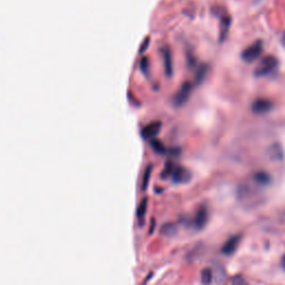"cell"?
<instances>
[{
	"instance_id": "ac0fdd59",
	"label": "cell",
	"mask_w": 285,
	"mask_h": 285,
	"mask_svg": "<svg viewBox=\"0 0 285 285\" xmlns=\"http://www.w3.org/2000/svg\"><path fill=\"white\" fill-rule=\"evenodd\" d=\"M231 283H232V285H250L248 282H246V279L242 275L233 276Z\"/></svg>"
},
{
	"instance_id": "ffe728a7",
	"label": "cell",
	"mask_w": 285,
	"mask_h": 285,
	"mask_svg": "<svg viewBox=\"0 0 285 285\" xmlns=\"http://www.w3.org/2000/svg\"><path fill=\"white\" fill-rule=\"evenodd\" d=\"M282 266H283L284 271H285V255L282 257Z\"/></svg>"
},
{
	"instance_id": "e0dca14e",
	"label": "cell",
	"mask_w": 285,
	"mask_h": 285,
	"mask_svg": "<svg viewBox=\"0 0 285 285\" xmlns=\"http://www.w3.org/2000/svg\"><path fill=\"white\" fill-rule=\"evenodd\" d=\"M206 71H207V67L206 66H201V68L197 70L196 74V81L197 84H201L203 80H204L205 76H206Z\"/></svg>"
},
{
	"instance_id": "9a60e30c",
	"label": "cell",
	"mask_w": 285,
	"mask_h": 285,
	"mask_svg": "<svg viewBox=\"0 0 285 285\" xmlns=\"http://www.w3.org/2000/svg\"><path fill=\"white\" fill-rule=\"evenodd\" d=\"M202 283L204 285H210L213 281V272L211 268H204L201 274Z\"/></svg>"
},
{
	"instance_id": "4fadbf2b",
	"label": "cell",
	"mask_w": 285,
	"mask_h": 285,
	"mask_svg": "<svg viewBox=\"0 0 285 285\" xmlns=\"http://www.w3.org/2000/svg\"><path fill=\"white\" fill-rule=\"evenodd\" d=\"M176 231H177V227L173 223L164 224L161 228V233L163 235H165V236H173V235L176 234Z\"/></svg>"
},
{
	"instance_id": "52a82bcc",
	"label": "cell",
	"mask_w": 285,
	"mask_h": 285,
	"mask_svg": "<svg viewBox=\"0 0 285 285\" xmlns=\"http://www.w3.org/2000/svg\"><path fill=\"white\" fill-rule=\"evenodd\" d=\"M240 241H241V235H234V236H232L231 239H228L226 241V243L223 245L222 253L227 256L234 254L239 248Z\"/></svg>"
},
{
	"instance_id": "8fae6325",
	"label": "cell",
	"mask_w": 285,
	"mask_h": 285,
	"mask_svg": "<svg viewBox=\"0 0 285 285\" xmlns=\"http://www.w3.org/2000/svg\"><path fill=\"white\" fill-rule=\"evenodd\" d=\"M147 203H149V200L142 199L141 202L139 203L138 207H137L136 216H137V220L139 221L140 224H142V222H144V218H145L146 212H147Z\"/></svg>"
},
{
	"instance_id": "7c38bea8",
	"label": "cell",
	"mask_w": 285,
	"mask_h": 285,
	"mask_svg": "<svg viewBox=\"0 0 285 285\" xmlns=\"http://www.w3.org/2000/svg\"><path fill=\"white\" fill-rule=\"evenodd\" d=\"M221 25H222V28H221L220 39L221 41H223L224 38H225L227 35L229 26H231V18H229L228 16H223V17L221 18Z\"/></svg>"
},
{
	"instance_id": "5bb4252c",
	"label": "cell",
	"mask_w": 285,
	"mask_h": 285,
	"mask_svg": "<svg viewBox=\"0 0 285 285\" xmlns=\"http://www.w3.org/2000/svg\"><path fill=\"white\" fill-rule=\"evenodd\" d=\"M254 180H255V183H257L259 185L265 186L271 182V178L270 176H268V174L264 172H259L254 175Z\"/></svg>"
},
{
	"instance_id": "3957f363",
	"label": "cell",
	"mask_w": 285,
	"mask_h": 285,
	"mask_svg": "<svg viewBox=\"0 0 285 285\" xmlns=\"http://www.w3.org/2000/svg\"><path fill=\"white\" fill-rule=\"evenodd\" d=\"M171 176L173 178V182L174 183L184 184V183L189 182L192 175H191V172L188 171V169H186V168H184L182 166L174 165V168H173V171H172Z\"/></svg>"
},
{
	"instance_id": "30bf717a",
	"label": "cell",
	"mask_w": 285,
	"mask_h": 285,
	"mask_svg": "<svg viewBox=\"0 0 285 285\" xmlns=\"http://www.w3.org/2000/svg\"><path fill=\"white\" fill-rule=\"evenodd\" d=\"M164 65H165V71L168 77H171L173 73V64H172V56L169 49H164Z\"/></svg>"
},
{
	"instance_id": "ba28073f",
	"label": "cell",
	"mask_w": 285,
	"mask_h": 285,
	"mask_svg": "<svg viewBox=\"0 0 285 285\" xmlns=\"http://www.w3.org/2000/svg\"><path fill=\"white\" fill-rule=\"evenodd\" d=\"M160 130H161V123L158 122L152 123L142 130V136H144L145 138H153V137H155L158 133H160Z\"/></svg>"
},
{
	"instance_id": "7a4b0ae2",
	"label": "cell",
	"mask_w": 285,
	"mask_h": 285,
	"mask_svg": "<svg viewBox=\"0 0 285 285\" xmlns=\"http://www.w3.org/2000/svg\"><path fill=\"white\" fill-rule=\"evenodd\" d=\"M263 53V42L261 40H257L254 43H252L244 52L242 53V59L245 63H253L255 60L261 57Z\"/></svg>"
},
{
	"instance_id": "8992f818",
	"label": "cell",
	"mask_w": 285,
	"mask_h": 285,
	"mask_svg": "<svg viewBox=\"0 0 285 285\" xmlns=\"http://www.w3.org/2000/svg\"><path fill=\"white\" fill-rule=\"evenodd\" d=\"M208 221V210L206 205H202L199 207V210L196 211L195 217H194V226L196 229H201L204 228L206 226Z\"/></svg>"
},
{
	"instance_id": "9c48e42d",
	"label": "cell",
	"mask_w": 285,
	"mask_h": 285,
	"mask_svg": "<svg viewBox=\"0 0 285 285\" xmlns=\"http://www.w3.org/2000/svg\"><path fill=\"white\" fill-rule=\"evenodd\" d=\"M268 155L273 161H281L283 158V150L279 144H273L268 149Z\"/></svg>"
},
{
	"instance_id": "2e32d148",
	"label": "cell",
	"mask_w": 285,
	"mask_h": 285,
	"mask_svg": "<svg viewBox=\"0 0 285 285\" xmlns=\"http://www.w3.org/2000/svg\"><path fill=\"white\" fill-rule=\"evenodd\" d=\"M151 173H152V166H149L146 168L145 174H144V178H142V184H141V189L142 191H145L147 188V186H149Z\"/></svg>"
},
{
	"instance_id": "5b68a950",
	"label": "cell",
	"mask_w": 285,
	"mask_h": 285,
	"mask_svg": "<svg viewBox=\"0 0 285 285\" xmlns=\"http://www.w3.org/2000/svg\"><path fill=\"white\" fill-rule=\"evenodd\" d=\"M273 108V104L271 101L265 100V98H259L252 104V112L256 115H264L271 112Z\"/></svg>"
},
{
	"instance_id": "44dd1931",
	"label": "cell",
	"mask_w": 285,
	"mask_h": 285,
	"mask_svg": "<svg viewBox=\"0 0 285 285\" xmlns=\"http://www.w3.org/2000/svg\"><path fill=\"white\" fill-rule=\"evenodd\" d=\"M281 40H282V43H283V45L285 46V31H284V34H283V36H282V39H281Z\"/></svg>"
},
{
	"instance_id": "d6986e66",
	"label": "cell",
	"mask_w": 285,
	"mask_h": 285,
	"mask_svg": "<svg viewBox=\"0 0 285 285\" xmlns=\"http://www.w3.org/2000/svg\"><path fill=\"white\" fill-rule=\"evenodd\" d=\"M152 146L154 147V150L158 153H165V147H164L161 142H158L157 140L156 141H153L152 142Z\"/></svg>"
},
{
	"instance_id": "6da1fadb",
	"label": "cell",
	"mask_w": 285,
	"mask_h": 285,
	"mask_svg": "<svg viewBox=\"0 0 285 285\" xmlns=\"http://www.w3.org/2000/svg\"><path fill=\"white\" fill-rule=\"evenodd\" d=\"M277 65L278 62L275 57L266 56L261 60V63L254 71V75L257 76V77H264V76L272 74L273 71L277 68Z\"/></svg>"
},
{
	"instance_id": "277c9868",
	"label": "cell",
	"mask_w": 285,
	"mask_h": 285,
	"mask_svg": "<svg viewBox=\"0 0 285 285\" xmlns=\"http://www.w3.org/2000/svg\"><path fill=\"white\" fill-rule=\"evenodd\" d=\"M192 90H193V85L189 83H185L180 89L177 91L176 96L174 98V103L176 106H182L184 104L188 101V98L192 94Z\"/></svg>"
}]
</instances>
